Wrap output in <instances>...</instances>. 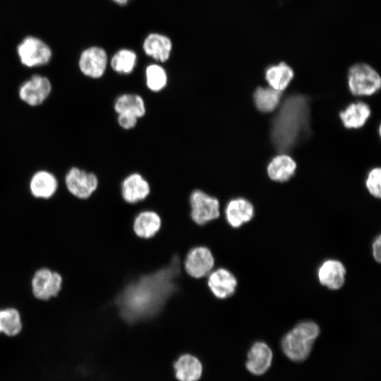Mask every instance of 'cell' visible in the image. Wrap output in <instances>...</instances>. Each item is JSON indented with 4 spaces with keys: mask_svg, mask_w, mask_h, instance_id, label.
Here are the masks:
<instances>
[{
    "mask_svg": "<svg viewBox=\"0 0 381 381\" xmlns=\"http://www.w3.org/2000/svg\"><path fill=\"white\" fill-rule=\"evenodd\" d=\"M348 86L350 92L356 96H370L377 92L381 86L378 73L370 65L358 63L348 71Z\"/></svg>",
    "mask_w": 381,
    "mask_h": 381,
    "instance_id": "277c9868",
    "label": "cell"
},
{
    "mask_svg": "<svg viewBox=\"0 0 381 381\" xmlns=\"http://www.w3.org/2000/svg\"><path fill=\"white\" fill-rule=\"evenodd\" d=\"M319 334L320 327L316 322L302 321L284 336L281 341L282 349L291 361H304L308 357Z\"/></svg>",
    "mask_w": 381,
    "mask_h": 381,
    "instance_id": "3957f363",
    "label": "cell"
},
{
    "mask_svg": "<svg viewBox=\"0 0 381 381\" xmlns=\"http://www.w3.org/2000/svg\"><path fill=\"white\" fill-rule=\"evenodd\" d=\"M174 270L170 267L129 285L119 300L123 315L135 320L155 313L172 292Z\"/></svg>",
    "mask_w": 381,
    "mask_h": 381,
    "instance_id": "6da1fadb",
    "label": "cell"
},
{
    "mask_svg": "<svg viewBox=\"0 0 381 381\" xmlns=\"http://www.w3.org/2000/svg\"><path fill=\"white\" fill-rule=\"evenodd\" d=\"M23 329V321L19 310L13 307L0 309V333L7 337L19 334Z\"/></svg>",
    "mask_w": 381,
    "mask_h": 381,
    "instance_id": "d4e9b609",
    "label": "cell"
},
{
    "mask_svg": "<svg viewBox=\"0 0 381 381\" xmlns=\"http://www.w3.org/2000/svg\"><path fill=\"white\" fill-rule=\"evenodd\" d=\"M114 109L119 114H129L140 119L146 114V105L144 99L138 94L124 93L116 97L114 103Z\"/></svg>",
    "mask_w": 381,
    "mask_h": 381,
    "instance_id": "cb8c5ba5",
    "label": "cell"
},
{
    "mask_svg": "<svg viewBox=\"0 0 381 381\" xmlns=\"http://www.w3.org/2000/svg\"><path fill=\"white\" fill-rule=\"evenodd\" d=\"M63 286L61 274L47 267L37 270L31 279V291L34 297L47 301L56 297Z\"/></svg>",
    "mask_w": 381,
    "mask_h": 381,
    "instance_id": "8992f818",
    "label": "cell"
},
{
    "mask_svg": "<svg viewBox=\"0 0 381 381\" xmlns=\"http://www.w3.org/2000/svg\"><path fill=\"white\" fill-rule=\"evenodd\" d=\"M146 55L159 62L167 61L171 55L172 42L166 35L151 33L145 39L143 44Z\"/></svg>",
    "mask_w": 381,
    "mask_h": 381,
    "instance_id": "ac0fdd59",
    "label": "cell"
},
{
    "mask_svg": "<svg viewBox=\"0 0 381 381\" xmlns=\"http://www.w3.org/2000/svg\"><path fill=\"white\" fill-rule=\"evenodd\" d=\"M238 284L236 277L228 270L219 268L212 272L208 277L207 285L217 298L225 299L232 296Z\"/></svg>",
    "mask_w": 381,
    "mask_h": 381,
    "instance_id": "9a60e30c",
    "label": "cell"
},
{
    "mask_svg": "<svg viewBox=\"0 0 381 381\" xmlns=\"http://www.w3.org/2000/svg\"><path fill=\"white\" fill-rule=\"evenodd\" d=\"M17 53L21 64L29 68L47 65L52 56L49 47L32 36L25 37L18 44Z\"/></svg>",
    "mask_w": 381,
    "mask_h": 381,
    "instance_id": "9c48e42d",
    "label": "cell"
},
{
    "mask_svg": "<svg viewBox=\"0 0 381 381\" xmlns=\"http://www.w3.org/2000/svg\"><path fill=\"white\" fill-rule=\"evenodd\" d=\"M346 274V270L344 264L335 259L324 260L317 270L320 284L330 290L341 289L345 283Z\"/></svg>",
    "mask_w": 381,
    "mask_h": 381,
    "instance_id": "4fadbf2b",
    "label": "cell"
},
{
    "mask_svg": "<svg viewBox=\"0 0 381 381\" xmlns=\"http://www.w3.org/2000/svg\"><path fill=\"white\" fill-rule=\"evenodd\" d=\"M380 244H381V237L380 235H378L373 241V245H372V254H373L374 260L377 262H380L381 260Z\"/></svg>",
    "mask_w": 381,
    "mask_h": 381,
    "instance_id": "4dcf8cb0",
    "label": "cell"
},
{
    "mask_svg": "<svg viewBox=\"0 0 381 381\" xmlns=\"http://www.w3.org/2000/svg\"><path fill=\"white\" fill-rule=\"evenodd\" d=\"M273 358L270 347L265 342L254 343L248 352L247 370L255 375H261L270 368Z\"/></svg>",
    "mask_w": 381,
    "mask_h": 381,
    "instance_id": "e0dca14e",
    "label": "cell"
},
{
    "mask_svg": "<svg viewBox=\"0 0 381 381\" xmlns=\"http://www.w3.org/2000/svg\"><path fill=\"white\" fill-rule=\"evenodd\" d=\"M151 187L148 181L140 173L134 172L126 176L122 181L121 192L123 199L128 203L134 204L148 197Z\"/></svg>",
    "mask_w": 381,
    "mask_h": 381,
    "instance_id": "5bb4252c",
    "label": "cell"
},
{
    "mask_svg": "<svg viewBox=\"0 0 381 381\" xmlns=\"http://www.w3.org/2000/svg\"><path fill=\"white\" fill-rule=\"evenodd\" d=\"M381 169L380 167L372 169L368 174L365 179V186L368 192L375 198H380Z\"/></svg>",
    "mask_w": 381,
    "mask_h": 381,
    "instance_id": "f1b7e54d",
    "label": "cell"
},
{
    "mask_svg": "<svg viewBox=\"0 0 381 381\" xmlns=\"http://www.w3.org/2000/svg\"><path fill=\"white\" fill-rule=\"evenodd\" d=\"M168 75L166 70L158 64L148 65L145 69V83L149 90L159 92L167 85Z\"/></svg>",
    "mask_w": 381,
    "mask_h": 381,
    "instance_id": "83f0119b",
    "label": "cell"
},
{
    "mask_svg": "<svg viewBox=\"0 0 381 381\" xmlns=\"http://www.w3.org/2000/svg\"><path fill=\"white\" fill-rule=\"evenodd\" d=\"M64 183L71 195L76 198L85 200L90 198L97 190L99 179L92 171L72 167L65 174Z\"/></svg>",
    "mask_w": 381,
    "mask_h": 381,
    "instance_id": "5b68a950",
    "label": "cell"
},
{
    "mask_svg": "<svg viewBox=\"0 0 381 381\" xmlns=\"http://www.w3.org/2000/svg\"><path fill=\"white\" fill-rule=\"evenodd\" d=\"M296 169V162L284 153L274 157L267 167L270 179L277 182L289 181L294 175Z\"/></svg>",
    "mask_w": 381,
    "mask_h": 381,
    "instance_id": "d6986e66",
    "label": "cell"
},
{
    "mask_svg": "<svg viewBox=\"0 0 381 381\" xmlns=\"http://www.w3.org/2000/svg\"><path fill=\"white\" fill-rule=\"evenodd\" d=\"M138 118L129 114H119L117 122L119 126L124 130H131L135 127Z\"/></svg>",
    "mask_w": 381,
    "mask_h": 381,
    "instance_id": "f546056e",
    "label": "cell"
},
{
    "mask_svg": "<svg viewBox=\"0 0 381 381\" xmlns=\"http://www.w3.org/2000/svg\"><path fill=\"white\" fill-rule=\"evenodd\" d=\"M176 377L179 381H197L202 375L200 361L189 354L181 356L174 363Z\"/></svg>",
    "mask_w": 381,
    "mask_h": 381,
    "instance_id": "603a6c76",
    "label": "cell"
},
{
    "mask_svg": "<svg viewBox=\"0 0 381 381\" xmlns=\"http://www.w3.org/2000/svg\"><path fill=\"white\" fill-rule=\"evenodd\" d=\"M224 213L228 224L233 228H239L253 218L255 209L247 199L236 198L228 202Z\"/></svg>",
    "mask_w": 381,
    "mask_h": 381,
    "instance_id": "2e32d148",
    "label": "cell"
},
{
    "mask_svg": "<svg viewBox=\"0 0 381 381\" xmlns=\"http://www.w3.org/2000/svg\"><path fill=\"white\" fill-rule=\"evenodd\" d=\"M281 97L282 92L271 87H259L253 94L256 108L263 113L274 111L279 106Z\"/></svg>",
    "mask_w": 381,
    "mask_h": 381,
    "instance_id": "484cf974",
    "label": "cell"
},
{
    "mask_svg": "<svg viewBox=\"0 0 381 381\" xmlns=\"http://www.w3.org/2000/svg\"><path fill=\"white\" fill-rule=\"evenodd\" d=\"M189 200L190 216L197 224L203 225L219 217L220 205L218 199L205 191L194 190L190 195Z\"/></svg>",
    "mask_w": 381,
    "mask_h": 381,
    "instance_id": "ba28073f",
    "label": "cell"
},
{
    "mask_svg": "<svg viewBox=\"0 0 381 381\" xmlns=\"http://www.w3.org/2000/svg\"><path fill=\"white\" fill-rule=\"evenodd\" d=\"M52 92L50 80L46 76L35 74L21 83L18 96L28 106L37 107L47 101Z\"/></svg>",
    "mask_w": 381,
    "mask_h": 381,
    "instance_id": "52a82bcc",
    "label": "cell"
},
{
    "mask_svg": "<svg viewBox=\"0 0 381 381\" xmlns=\"http://www.w3.org/2000/svg\"><path fill=\"white\" fill-rule=\"evenodd\" d=\"M370 114V107L367 104L357 102L348 105L339 113V117L344 127L356 129L365 125Z\"/></svg>",
    "mask_w": 381,
    "mask_h": 381,
    "instance_id": "ffe728a7",
    "label": "cell"
},
{
    "mask_svg": "<svg viewBox=\"0 0 381 381\" xmlns=\"http://www.w3.org/2000/svg\"><path fill=\"white\" fill-rule=\"evenodd\" d=\"M294 76L292 68L283 61L268 66L265 71V78L270 87L280 92L287 87Z\"/></svg>",
    "mask_w": 381,
    "mask_h": 381,
    "instance_id": "44dd1931",
    "label": "cell"
},
{
    "mask_svg": "<svg viewBox=\"0 0 381 381\" xmlns=\"http://www.w3.org/2000/svg\"><path fill=\"white\" fill-rule=\"evenodd\" d=\"M310 132V100L301 94L289 95L272 119L270 137L280 152L290 151Z\"/></svg>",
    "mask_w": 381,
    "mask_h": 381,
    "instance_id": "7a4b0ae2",
    "label": "cell"
},
{
    "mask_svg": "<svg viewBox=\"0 0 381 381\" xmlns=\"http://www.w3.org/2000/svg\"><path fill=\"white\" fill-rule=\"evenodd\" d=\"M58 188L56 176L46 169H40L33 173L28 183L31 195L37 199L49 200L53 198Z\"/></svg>",
    "mask_w": 381,
    "mask_h": 381,
    "instance_id": "7c38bea8",
    "label": "cell"
},
{
    "mask_svg": "<svg viewBox=\"0 0 381 381\" xmlns=\"http://www.w3.org/2000/svg\"><path fill=\"white\" fill-rule=\"evenodd\" d=\"M137 64V55L131 49H122L116 52L111 59L113 71L119 74L131 73Z\"/></svg>",
    "mask_w": 381,
    "mask_h": 381,
    "instance_id": "4316f807",
    "label": "cell"
},
{
    "mask_svg": "<svg viewBox=\"0 0 381 381\" xmlns=\"http://www.w3.org/2000/svg\"><path fill=\"white\" fill-rule=\"evenodd\" d=\"M161 224V218L157 212L145 210L139 213L135 218L133 231L138 237L150 238L159 231Z\"/></svg>",
    "mask_w": 381,
    "mask_h": 381,
    "instance_id": "7402d4cb",
    "label": "cell"
},
{
    "mask_svg": "<svg viewBox=\"0 0 381 381\" xmlns=\"http://www.w3.org/2000/svg\"><path fill=\"white\" fill-rule=\"evenodd\" d=\"M119 5L123 6L128 3L129 0H112Z\"/></svg>",
    "mask_w": 381,
    "mask_h": 381,
    "instance_id": "1f68e13d",
    "label": "cell"
},
{
    "mask_svg": "<svg viewBox=\"0 0 381 381\" xmlns=\"http://www.w3.org/2000/svg\"><path fill=\"white\" fill-rule=\"evenodd\" d=\"M107 64V54L103 48L99 47H91L85 49L78 61L80 72L92 79L102 78L106 71Z\"/></svg>",
    "mask_w": 381,
    "mask_h": 381,
    "instance_id": "30bf717a",
    "label": "cell"
},
{
    "mask_svg": "<svg viewBox=\"0 0 381 381\" xmlns=\"http://www.w3.org/2000/svg\"><path fill=\"white\" fill-rule=\"evenodd\" d=\"M214 265L212 252L206 247L199 246L192 248L188 253L184 267L192 277L199 279L210 272Z\"/></svg>",
    "mask_w": 381,
    "mask_h": 381,
    "instance_id": "8fae6325",
    "label": "cell"
}]
</instances>
